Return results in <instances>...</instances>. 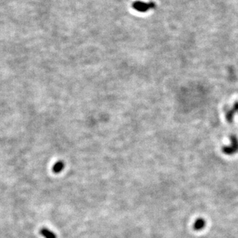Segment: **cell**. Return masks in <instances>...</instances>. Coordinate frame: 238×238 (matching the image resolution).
<instances>
[{"mask_svg":"<svg viewBox=\"0 0 238 238\" xmlns=\"http://www.w3.org/2000/svg\"><path fill=\"white\" fill-rule=\"evenodd\" d=\"M230 140L231 142L229 146H224L222 148V152L228 156L234 155L238 152V138L233 135L230 138Z\"/></svg>","mask_w":238,"mask_h":238,"instance_id":"cell-1","label":"cell"},{"mask_svg":"<svg viewBox=\"0 0 238 238\" xmlns=\"http://www.w3.org/2000/svg\"><path fill=\"white\" fill-rule=\"evenodd\" d=\"M133 7L140 12H146L150 9L154 7V4L153 3H146L142 2H136L133 4Z\"/></svg>","mask_w":238,"mask_h":238,"instance_id":"cell-2","label":"cell"},{"mask_svg":"<svg viewBox=\"0 0 238 238\" xmlns=\"http://www.w3.org/2000/svg\"><path fill=\"white\" fill-rule=\"evenodd\" d=\"M237 112H238V102H236L233 107L227 111L226 115L227 121L229 122H231L232 121L234 120L236 113Z\"/></svg>","mask_w":238,"mask_h":238,"instance_id":"cell-3","label":"cell"},{"mask_svg":"<svg viewBox=\"0 0 238 238\" xmlns=\"http://www.w3.org/2000/svg\"><path fill=\"white\" fill-rule=\"evenodd\" d=\"M206 226V222L204 219L202 218H198L197 219L195 222L194 223V225H193V228L194 230L196 231H200L202 230Z\"/></svg>","mask_w":238,"mask_h":238,"instance_id":"cell-4","label":"cell"},{"mask_svg":"<svg viewBox=\"0 0 238 238\" xmlns=\"http://www.w3.org/2000/svg\"><path fill=\"white\" fill-rule=\"evenodd\" d=\"M40 234L45 238H56V234L46 227L42 228V229L40 230Z\"/></svg>","mask_w":238,"mask_h":238,"instance_id":"cell-5","label":"cell"},{"mask_svg":"<svg viewBox=\"0 0 238 238\" xmlns=\"http://www.w3.org/2000/svg\"><path fill=\"white\" fill-rule=\"evenodd\" d=\"M64 168V163L62 161H57L52 167V171L54 173H60Z\"/></svg>","mask_w":238,"mask_h":238,"instance_id":"cell-6","label":"cell"}]
</instances>
